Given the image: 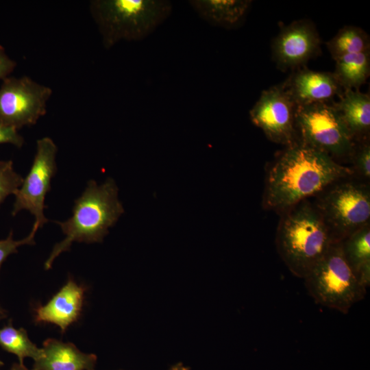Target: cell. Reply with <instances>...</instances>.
I'll list each match as a JSON object with an SVG mask.
<instances>
[{
  "label": "cell",
  "mask_w": 370,
  "mask_h": 370,
  "mask_svg": "<svg viewBox=\"0 0 370 370\" xmlns=\"http://www.w3.org/2000/svg\"><path fill=\"white\" fill-rule=\"evenodd\" d=\"M353 173L328 155L298 141L288 146L270 166L264 207L284 211Z\"/></svg>",
  "instance_id": "obj_1"
},
{
  "label": "cell",
  "mask_w": 370,
  "mask_h": 370,
  "mask_svg": "<svg viewBox=\"0 0 370 370\" xmlns=\"http://www.w3.org/2000/svg\"><path fill=\"white\" fill-rule=\"evenodd\" d=\"M284 212L277 230L276 248L289 271L304 279L334 241L319 211L306 200Z\"/></svg>",
  "instance_id": "obj_2"
},
{
  "label": "cell",
  "mask_w": 370,
  "mask_h": 370,
  "mask_svg": "<svg viewBox=\"0 0 370 370\" xmlns=\"http://www.w3.org/2000/svg\"><path fill=\"white\" fill-rule=\"evenodd\" d=\"M72 216L64 221H56L65 238L55 245L45 269L51 267L54 260L68 251L73 242L100 243L124 212L118 199V188L114 180L107 179L99 185L90 180L82 195L75 200Z\"/></svg>",
  "instance_id": "obj_3"
},
{
  "label": "cell",
  "mask_w": 370,
  "mask_h": 370,
  "mask_svg": "<svg viewBox=\"0 0 370 370\" xmlns=\"http://www.w3.org/2000/svg\"><path fill=\"white\" fill-rule=\"evenodd\" d=\"M172 9L167 0H92L89 5L106 49L121 40L146 38L169 17Z\"/></svg>",
  "instance_id": "obj_4"
},
{
  "label": "cell",
  "mask_w": 370,
  "mask_h": 370,
  "mask_svg": "<svg viewBox=\"0 0 370 370\" xmlns=\"http://www.w3.org/2000/svg\"><path fill=\"white\" fill-rule=\"evenodd\" d=\"M304 280L309 295L317 304L343 314L361 301L367 290L345 259L341 241L331 245Z\"/></svg>",
  "instance_id": "obj_5"
},
{
  "label": "cell",
  "mask_w": 370,
  "mask_h": 370,
  "mask_svg": "<svg viewBox=\"0 0 370 370\" xmlns=\"http://www.w3.org/2000/svg\"><path fill=\"white\" fill-rule=\"evenodd\" d=\"M295 127L302 144L334 158H350L354 140L333 103L297 106Z\"/></svg>",
  "instance_id": "obj_6"
},
{
  "label": "cell",
  "mask_w": 370,
  "mask_h": 370,
  "mask_svg": "<svg viewBox=\"0 0 370 370\" xmlns=\"http://www.w3.org/2000/svg\"><path fill=\"white\" fill-rule=\"evenodd\" d=\"M339 182V181H338ZM336 182L315 206L334 242H340L369 223L370 190L354 181Z\"/></svg>",
  "instance_id": "obj_7"
},
{
  "label": "cell",
  "mask_w": 370,
  "mask_h": 370,
  "mask_svg": "<svg viewBox=\"0 0 370 370\" xmlns=\"http://www.w3.org/2000/svg\"><path fill=\"white\" fill-rule=\"evenodd\" d=\"M57 152L58 147L51 138L38 139L30 169L14 195L12 215L23 210L29 211L35 219L32 231L36 233L48 222L44 214L45 201L57 171Z\"/></svg>",
  "instance_id": "obj_8"
},
{
  "label": "cell",
  "mask_w": 370,
  "mask_h": 370,
  "mask_svg": "<svg viewBox=\"0 0 370 370\" xmlns=\"http://www.w3.org/2000/svg\"><path fill=\"white\" fill-rule=\"evenodd\" d=\"M52 92L27 76L4 79L0 86V123L17 130L35 125L47 113Z\"/></svg>",
  "instance_id": "obj_9"
},
{
  "label": "cell",
  "mask_w": 370,
  "mask_h": 370,
  "mask_svg": "<svg viewBox=\"0 0 370 370\" xmlns=\"http://www.w3.org/2000/svg\"><path fill=\"white\" fill-rule=\"evenodd\" d=\"M297 107L281 84L262 92L249 116L268 139L288 147L299 141L295 127Z\"/></svg>",
  "instance_id": "obj_10"
},
{
  "label": "cell",
  "mask_w": 370,
  "mask_h": 370,
  "mask_svg": "<svg viewBox=\"0 0 370 370\" xmlns=\"http://www.w3.org/2000/svg\"><path fill=\"white\" fill-rule=\"evenodd\" d=\"M320 44L319 33L310 21H295L274 39L273 58L281 70L298 69L321 52Z\"/></svg>",
  "instance_id": "obj_11"
},
{
  "label": "cell",
  "mask_w": 370,
  "mask_h": 370,
  "mask_svg": "<svg viewBox=\"0 0 370 370\" xmlns=\"http://www.w3.org/2000/svg\"><path fill=\"white\" fill-rule=\"evenodd\" d=\"M297 106L328 103L344 90L334 74L307 68L297 69L282 83Z\"/></svg>",
  "instance_id": "obj_12"
},
{
  "label": "cell",
  "mask_w": 370,
  "mask_h": 370,
  "mask_svg": "<svg viewBox=\"0 0 370 370\" xmlns=\"http://www.w3.org/2000/svg\"><path fill=\"white\" fill-rule=\"evenodd\" d=\"M85 291L83 286L68 280L45 305L36 308L35 321L55 324L64 332L80 316Z\"/></svg>",
  "instance_id": "obj_13"
},
{
  "label": "cell",
  "mask_w": 370,
  "mask_h": 370,
  "mask_svg": "<svg viewBox=\"0 0 370 370\" xmlns=\"http://www.w3.org/2000/svg\"><path fill=\"white\" fill-rule=\"evenodd\" d=\"M32 370H95L97 356L86 354L71 343L48 338Z\"/></svg>",
  "instance_id": "obj_14"
},
{
  "label": "cell",
  "mask_w": 370,
  "mask_h": 370,
  "mask_svg": "<svg viewBox=\"0 0 370 370\" xmlns=\"http://www.w3.org/2000/svg\"><path fill=\"white\" fill-rule=\"evenodd\" d=\"M189 5L198 16L213 26L234 29L245 19L249 0H190Z\"/></svg>",
  "instance_id": "obj_15"
},
{
  "label": "cell",
  "mask_w": 370,
  "mask_h": 370,
  "mask_svg": "<svg viewBox=\"0 0 370 370\" xmlns=\"http://www.w3.org/2000/svg\"><path fill=\"white\" fill-rule=\"evenodd\" d=\"M333 106L339 112L354 141L368 138L370 97L359 90H345Z\"/></svg>",
  "instance_id": "obj_16"
},
{
  "label": "cell",
  "mask_w": 370,
  "mask_h": 370,
  "mask_svg": "<svg viewBox=\"0 0 370 370\" xmlns=\"http://www.w3.org/2000/svg\"><path fill=\"white\" fill-rule=\"evenodd\" d=\"M343 253L360 284H370V226L357 230L341 241Z\"/></svg>",
  "instance_id": "obj_17"
},
{
  "label": "cell",
  "mask_w": 370,
  "mask_h": 370,
  "mask_svg": "<svg viewBox=\"0 0 370 370\" xmlns=\"http://www.w3.org/2000/svg\"><path fill=\"white\" fill-rule=\"evenodd\" d=\"M333 73L344 90H359L370 73V51L344 56L335 60Z\"/></svg>",
  "instance_id": "obj_18"
},
{
  "label": "cell",
  "mask_w": 370,
  "mask_h": 370,
  "mask_svg": "<svg viewBox=\"0 0 370 370\" xmlns=\"http://www.w3.org/2000/svg\"><path fill=\"white\" fill-rule=\"evenodd\" d=\"M332 58L335 60L346 55L369 51L370 39L362 28L345 25L326 43Z\"/></svg>",
  "instance_id": "obj_19"
},
{
  "label": "cell",
  "mask_w": 370,
  "mask_h": 370,
  "mask_svg": "<svg viewBox=\"0 0 370 370\" xmlns=\"http://www.w3.org/2000/svg\"><path fill=\"white\" fill-rule=\"evenodd\" d=\"M0 347L17 356L19 363L23 364L25 358L36 360L42 350L33 343L23 328H16L11 322L0 329Z\"/></svg>",
  "instance_id": "obj_20"
},
{
  "label": "cell",
  "mask_w": 370,
  "mask_h": 370,
  "mask_svg": "<svg viewBox=\"0 0 370 370\" xmlns=\"http://www.w3.org/2000/svg\"><path fill=\"white\" fill-rule=\"evenodd\" d=\"M23 181L14 169L13 162L0 160V206L11 195H15Z\"/></svg>",
  "instance_id": "obj_21"
},
{
  "label": "cell",
  "mask_w": 370,
  "mask_h": 370,
  "mask_svg": "<svg viewBox=\"0 0 370 370\" xmlns=\"http://www.w3.org/2000/svg\"><path fill=\"white\" fill-rule=\"evenodd\" d=\"M357 173L366 180L370 177V144L369 138L354 141L349 158Z\"/></svg>",
  "instance_id": "obj_22"
},
{
  "label": "cell",
  "mask_w": 370,
  "mask_h": 370,
  "mask_svg": "<svg viewBox=\"0 0 370 370\" xmlns=\"http://www.w3.org/2000/svg\"><path fill=\"white\" fill-rule=\"evenodd\" d=\"M36 232L31 231L29 234L20 241L13 238L12 231L5 239L0 240V269L3 262L11 254L16 253L18 247L23 245H34V236Z\"/></svg>",
  "instance_id": "obj_23"
},
{
  "label": "cell",
  "mask_w": 370,
  "mask_h": 370,
  "mask_svg": "<svg viewBox=\"0 0 370 370\" xmlns=\"http://www.w3.org/2000/svg\"><path fill=\"white\" fill-rule=\"evenodd\" d=\"M25 140L15 128L0 123V144L9 143L20 148L24 144Z\"/></svg>",
  "instance_id": "obj_24"
},
{
  "label": "cell",
  "mask_w": 370,
  "mask_h": 370,
  "mask_svg": "<svg viewBox=\"0 0 370 370\" xmlns=\"http://www.w3.org/2000/svg\"><path fill=\"white\" fill-rule=\"evenodd\" d=\"M16 66V62L11 59L0 46V79L8 77Z\"/></svg>",
  "instance_id": "obj_25"
},
{
  "label": "cell",
  "mask_w": 370,
  "mask_h": 370,
  "mask_svg": "<svg viewBox=\"0 0 370 370\" xmlns=\"http://www.w3.org/2000/svg\"><path fill=\"white\" fill-rule=\"evenodd\" d=\"M169 370H190L188 367L184 366L182 362L173 365Z\"/></svg>",
  "instance_id": "obj_26"
},
{
  "label": "cell",
  "mask_w": 370,
  "mask_h": 370,
  "mask_svg": "<svg viewBox=\"0 0 370 370\" xmlns=\"http://www.w3.org/2000/svg\"><path fill=\"white\" fill-rule=\"evenodd\" d=\"M10 370H29L24 364L14 363Z\"/></svg>",
  "instance_id": "obj_27"
},
{
  "label": "cell",
  "mask_w": 370,
  "mask_h": 370,
  "mask_svg": "<svg viewBox=\"0 0 370 370\" xmlns=\"http://www.w3.org/2000/svg\"><path fill=\"white\" fill-rule=\"evenodd\" d=\"M7 315V312L0 305V320L5 318Z\"/></svg>",
  "instance_id": "obj_28"
},
{
  "label": "cell",
  "mask_w": 370,
  "mask_h": 370,
  "mask_svg": "<svg viewBox=\"0 0 370 370\" xmlns=\"http://www.w3.org/2000/svg\"><path fill=\"white\" fill-rule=\"evenodd\" d=\"M3 362L1 360H0V368H1V367L3 366Z\"/></svg>",
  "instance_id": "obj_29"
}]
</instances>
